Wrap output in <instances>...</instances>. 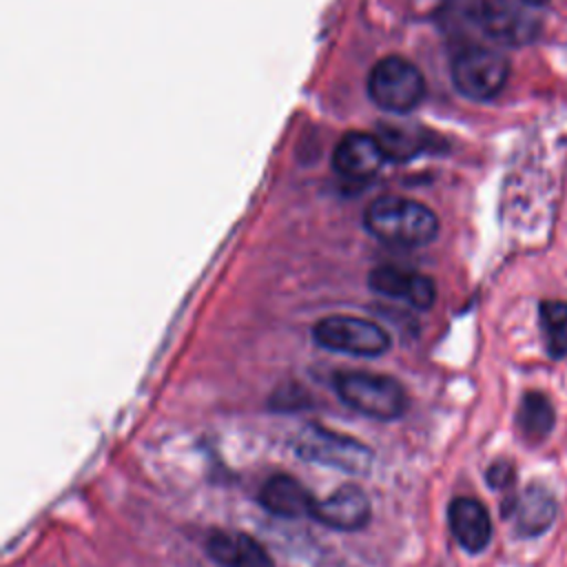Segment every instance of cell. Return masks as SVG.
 Masks as SVG:
<instances>
[{"label":"cell","instance_id":"cell-1","mask_svg":"<svg viewBox=\"0 0 567 567\" xmlns=\"http://www.w3.org/2000/svg\"><path fill=\"white\" fill-rule=\"evenodd\" d=\"M372 237L396 248H419L430 244L439 233L436 215L421 202L401 195L377 197L363 215Z\"/></svg>","mask_w":567,"mask_h":567},{"label":"cell","instance_id":"cell-2","mask_svg":"<svg viewBox=\"0 0 567 567\" xmlns=\"http://www.w3.org/2000/svg\"><path fill=\"white\" fill-rule=\"evenodd\" d=\"M334 390L346 405L370 419L394 421L408 410L405 388L388 374L346 370L334 377Z\"/></svg>","mask_w":567,"mask_h":567},{"label":"cell","instance_id":"cell-3","mask_svg":"<svg viewBox=\"0 0 567 567\" xmlns=\"http://www.w3.org/2000/svg\"><path fill=\"white\" fill-rule=\"evenodd\" d=\"M292 450L308 463H319L326 467L341 470L346 474L359 476L368 474L372 467V450L361 441L332 432L323 425L308 423L292 439Z\"/></svg>","mask_w":567,"mask_h":567},{"label":"cell","instance_id":"cell-4","mask_svg":"<svg viewBox=\"0 0 567 567\" xmlns=\"http://www.w3.org/2000/svg\"><path fill=\"white\" fill-rule=\"evenodd\" d=\"M450 71L452 84L461 95L483 102L503 91L509 78V62L492 47L467 44L456 51Z\"/></svg>","mask_w":567,"mask_h":567},{"label":"cell","instance_id":"cell-5","mask_svg":"<svg viewBox=\"0 0 567 567\" xmlns=\"http://www.w3.org/2000/svg\"><path fill=\"white\" fill-rule=\"evenodd\" d=\"M425 93V80L421 71L399 55L381 58L368 75L370 100L388 113L414 111Z\"/></svg>","mask_w":567,"mask_h":567},{"label":"cell","instance_id":"cell-6","mask_svg":"<svg viewBox=\"0 0 567 567\" xmlns=\"http://www.w3.org/2000/svg\"><path fill=\"white\" fill-rule=\"evenodd\" d=\"M312 337L321 348L352 357H379L390 348V337L379 323L352 315L323 317Z\"/></svg>","mask_w":567,"mask_h":567},{"label":"cell","instance_id":"cell-7","mask_svg":"<svg viewBox=\"0 0 567 567\" xmlns=\"http://www.w3.org/2000/svg\"><path fill=\"white\" fill-rule=\"evenodd\" d=\"M503 518L514 520V532L516 536L523 538H534L545 534L558 514V503L554 492L540 483L532 481L525 485V489L518 496H509L503 507Z\"/></svg>","mask_w":567,"mask_h":567},{"label":"cell","instance_id":"cell-8","mask_svg":"<svg viewBox=\"0 0 567 567\" xmlns=\"http://www.w3.org/2000/svg\"><path fill=\"white\" fill-rule=\"evenodd\" d=\"M538 20L518 0H485L483 35L498 44L520 47L536 38Z\"/></svg>","mask_w":567,"mask_h":567},{"label":"cell","instance_id":"cell-9","mask_svg":"<svg viewBox=\"0 0 567 567\" xmlns=\"http://www.w3.org/2000/svg\"><path fill=\"white\" fill-rule=\"evenodd\" d=\"M310 516L326 527L339 532H354L370 523V501L359 485L346 483L337 487L328 498L315 501Z\"/></svg>","mask_w":567,"mask_h":567},{"label":"cell","instance_id":"cell-10","mask_svg":"<svg viewBox=\"0 0 567 567\" xmlns=\"http://www.w3.org/2000/svg\"><path fill=\"white\" fill-rule=\"evenodd\" d=\"M383 162L385 153L377 135L368 133H346L332 153L334 171L350 182L370 179L379 173Z\"/></svg>","mask_w":567,"mask_h":567},{"label":"cell","instance_id":"cell-11","mask_svg":"<svg viewBox=\"0 0 567 567\" xmlns=\"http://www.w3.org/2000/svg\"><path fill=\"white\" fill-rule=\"evenodd\" d=\"M368 281L372 290L401 299L419 310H427L436 297V288L430 277L399 266H379L370 272Z\"/></svg>","mask_w":567,"mask_h":567},{"label":"cell","instance_id":"cell-12","mask_svg":"<svg viewBox=\"0 0 567 567\" xmlns=\"http://www.w3.org/2000/svg\"><path fill=\"white\" fill-rule=\"evenodd\" d=\"M447 525L456 543L470 554H481L492 540L489 512L472 496H458L447 505Z\"/></svg>","mask_w":567,"mask_h":567},{"label":"cell","instance_id":"cell-13","mask_svg":"<svg viewBox=\"0 0 567 567\" xmlns=\"http://www.w3.org/2000/svg\"><path fill=\"white\" fill-rule=\"evenodd\" d=\"M206 554L221 567H275L264 545L241 532H213Z\"/></svg>","mask_w":567,"mask_h":567},{"label":"cell","instance_id":"cell-14","mask_svg":"<svg viewBox=\"0 0 567 567\" xmlns=\"http://www.w3.org/2000/svg\"><path fill=\"white\" fill-rule=\"evenodd\" d=\"M259 505L281 518H299L310 514L315 501L310 492L288 474H275L268 478L257 496Z\"/></svg>","mask_w":567,"mask_h":567},{"label":"cell","instance_id":"cell-15","mask_svg":"<svg viewBox=\"0 0 567 567\" xmlns=\"http://www.w3.org/2000/svg\"><path fill=\"white\" fill-rule=\"evenodd\" d=\"M556 425V410L545 392L527 390L516 410V427L527 443H543Z\"/></svg>","mask_w":567,"mask_h":567},{"label":"cell","instance_id":"cell-16","mask_svg":"<svg viewBox=\"0 0 567 567\" xmlns=\"http://www.w3.org/2000/svg\"><path fill=\"white\" fill-rule=\"evenodd\" d=\"M483 13L485 0H445L441 4L443 31L467 47L472 35L483 33Z\"/></svg>","mask_w":567,"mask_h":567},{"label":"cell","instance_id":"cell-17","mask_svg":"<svg viewBox=\"0 0 567 567\" xmlns=\"http://www.w3.org/2000/svg\"><path fill=\"white\" fill-rule=\"evenodd\" d=\"M538 323L549 359L567 357V301L545 299L538 306Z\"/></svg>","mask_w":567,"mask_h":567},{"label":"cell","instance_id":"cell-18","mask_svg":"<svg viewBox=\"0 0 567 567\" xmlns=\"http://www.w3.org/2000/svg\"><path fill=\"white\" fill-rule=\"evenodd\" d=\"M377 140L385 153V159H408L421 148L419 135L405 126H383V133H379Z\"/></svg>","mask_w":567,"mask_h":567},{"label":"cell","instance_id":"cell-19","mask_svg":"<svg viewBox=\"0 0 567 567\" xmlns=\"http://www.w3.org/2000/svg\"><path fill=\"white\" fill-rule=\"evenodd\" d=\"M516 481V467L514 463L509 461H494L487 472H485V483L496 489V492H503V489H509Z\"/></svg>","mask_w":567,"mask_h":567},{"label":"cell","instance_id":"cell-20","mask_svg":"<svg viewBox=\"0 0 567 567\" xmlns=\"http://www.w3.org/2000/svg\"><path fill=\"white\" fill-rule=\"evenodd\" d=\"M518 2H523V4L529 7V9H540V7H545L549 0H518Z\"/></svg>","mask_w":567,"mask_h":567}]
</instances>
